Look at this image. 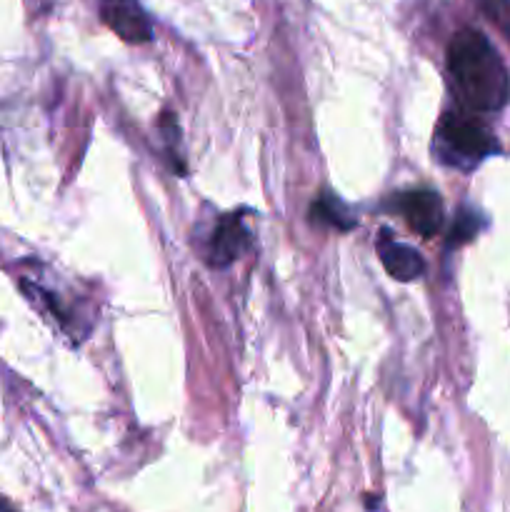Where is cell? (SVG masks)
<instances>
[{"mask_svg":"<svg viewBox=\"0 0 510 512\" xmlns=\"http://www.w3.org/2000/svg\"><path fill=\"white\" fill-rule=\"evenodd\" d=\"M433 150L440 163L470 170L498 150L488 125L460 110H448L435 128Z\"/></svg>","mask_w":510,"mask_h":512,"instance_id":"obj_2","label":"cell"},{"mask_svg":"<svg viewBox=\"0 0 510 512\" xmlns=\"http://www.w3.org/2000/svg\"><path fill=\"white\" fill-rule=\"evenodd\" d=\"M480 13L510 38V0H475Z\"/></svg>","mask_w":510,"mask_h":512,"instance_id":"obj_9","label":"cell"},{"mask_svg":"<svg viewBox=\"0 0 510 512\" xmlns=\"http://www.w3.org/2000/svg\"><path fill=\"white\" fill-rule=\"evenodd\" d=\"M380 260H383V268L388 270L390 278L400 280V283H410V280H418L425 273V260L410 245L398 243V240L388 238V233H383L378 243Z\"/></svg>","mask_w":510,"mask_h":512,"instance_id":"obj_6","label":"cell"},{"mask_svg":"<svg viewBox=\"0 0 510 512\" xmlns=\"http://www.w3.org/2000/svg\"><path fill=\"white\" fill-rule=\"evenodd\" d=\"M100 18L125 43H148L153 28L138 0H100Z\"/></svg>","mask_w":510,"mask_h":512,"instance_id":"obj_4","label":"cell"},{"mask_svg":"<svg viewBox=\"0 0 510 512\" xmlns=\"http://www.w3.org/2000/svg\"><path fill=\"white\" fill-rule=\"evenodd\" d=\"M448 75L455 95L475 113H495L510 98V78L503 58L475 28H463L448 45Z\"/></svg>","mask_w":510,"mask_h":512,"instance_id":"obj_1","label":"cell"},{"mask_svg":"<svg viewBox=\"0 0 510 512\" xmlns=\"http://www.w3.org/2000/svg\"><path fill=\"white\" fill-rule=\"evenodd\" d=\"M310 220L335 230L355 228V218L335 195H320V198H315L313 205H310Z\"/></svg>","mask_w":510,"mask_h":512,"instance_id":"obj_7","label":"cell"},{"mask_svg":"<svg viewBox=\"0 0 510 512\" xmlns=\"http://www.w3.org/2000/svg\"><path fill=\"white\" fill-rule=\"evenodd\" d=\"M393 208L405 218L408 228L420 238H433L443 228V200L435 190L413 188L393 195Z\"/></svg>","mask_w":510,"mask_h":512,"instance_id":"obj_3","label":"cell"},{"mask_svg":"<svg viewBox=\"0 0 510 512\" xmlns=\"http://www.w3.org/2000/svg\"><path fill=\"white\" fill-rule=\"evenodd\" d=\"M250 245V230L245 228L238 215H225L215 225L213 238H210L208 260L215 268H228L230 263L240 258Z\"/></svg>","mask_w":510,"mask_h":512,"instance_id":"obj_5","label":"cell"},{"mask_svg":"<svg viewBox=\"0 0 510 512\" xmlns=\"http://www.w3.org/2000/svg\"><path fill=\"white\" fill-rule=\"evenodd\" d=\"M480 230V215L475 210H460L455 218L453 228H450V245H463L475 238Z\"/></svg>","mask_w":510,"mask_h":512,"instance_id":"obj_8","label":"cell"},{"mask_svg":"<svg viewBox=\"0 0 510 512\" xmlns=\"http://www.w3.org/2000/svg\"><path fill=\"white\" fill-rule=\"evenodd\" d=\"M0 512H8V510H5V508H3V505H0Z\"/></svg>","mask_w":510,"mask_h":512,"instance_id":"obj_10","label":"cell"}]
</instances>
